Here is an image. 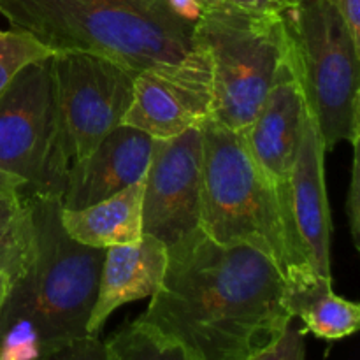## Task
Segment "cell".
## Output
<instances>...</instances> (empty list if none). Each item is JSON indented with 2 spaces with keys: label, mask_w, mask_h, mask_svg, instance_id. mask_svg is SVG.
<instances>
[{
  "label": "cell",
  "mask_w": 360,
  "mask_h": 360,
  "mask_svg": "<svg viewBox=\"0 0 360 360\" xmlns=\"http://www.w3.org/2000/svg\"><path fill=\"white\" fill-rule=\"evenodd\" d=\"M137 322L199 360H245L292 322L285 278L250 245H220L195 229L167 248V267Z\"/></svg>",
  "instance_id": "6da1fadb"
},
{
  "label": "cell",
  "mask_w": 360,
  "mask_h": 360,
  "mask_svg": "<svg viewBox=\"0 0 360 360\" xmlns=\"http://www.w3.org/2000/svg\"><path fill=\"white\" fill-rule=\"evenodd\" d=\"M35 253L0 308V360H30L88 336L105 250L74 241L62 224V197L25 195Z\"/></svg>",
  "instance_id": "7a4b0ae2"
},
{
  "label": "cell",
  "mask_w": 360,
  "mask_h": 360,
  "mask_svg": "<svg viewBox=\"0 0 360 360\" xmlns=\"http://www.w3.org/2000/svg\"><path fill=\"white\" fill-rule=\"evenodd\" d=\"M0 14L55 53H94L136 74L199 49L190 0H0Z\"/></svg>",
  "instance_id": "3957f363"
},
{
  "label": "cell",
  "mask_w": 360,
  "mask_h": 360,
  "mask_svg": "<svg viewBox=\"0 0 360 360\" xmlns=\"http://www.w3.org/2000/svg\"><path fill=\"white\" fill-rule=\"evenodd\" d=\"M220 245H250L274 260L285 281L316 273L281 213L276 188L253 160L245 136L202 125L200 225Z\"/></svg>",
  "instance_id": "277c9868"
},
{
  "label": "cell",
  "mask_w": 360,
  "mask_h": 360,
  "mask_svg": "<svg viewBox=\"0 0 360 360\" xmlns=\"http://www.w3.org/2000/svg\"><path fill=\"white\" fill-rule=\"evenodd\" d=\"M195 39L211 60V120L245 134L290 49L283 14L202 9Z\"/></svg>",
  "instance_id": "5b68a950"
},
{
  "label": "cell",
  "mask_w": 360,
  "mask_h": 360,
  "mask_svg": "<svg viewBox=\"0 0 360 360\" xmlns=\"http://www.w3.org/2000/svg\"><path fill=\"white\" fill-rule=\"evenodd\" d=\"M306 109L323 148L360 141V48L334 0H297L283 14Z\"/></svg>",
  "instance_id": "8992f818"
},
{
  "label": "cell",
  "mask_w": 360,
  "mask_h": 360,
  "mask_svg": "<svg viewBox=\"0 0 360 360\" xmlns=\"http://www.w3.org/2000/svg\"><path fill=\"white\" fill-rule=\"evenodd\" d=\"M69 167L49 56L0 91V174L23 195L62 197Z\"/></svg>",
  "instance_id": "52a82bcc"
},
{
  "label": "cell",
  "mask_w": 360,
  "mask_h": 360,
  "mask_svg": "<svg viewBox=\"0 0 360 360\" xmlns=\"http://www.w3.org/2000/svg\"><path fill=\"white\" fill-rule=\"evenodd\" d=\"M51 63L72 164L122 125L132 104L137 74L105 56L83 51L55 53Z\"/></svg>",
  "instance_id": "ba28073f"
},
{
  "label": "cell",
  "mask_w": 360,
  "mask_h": 360,
  "mask_svg": "<svg viewBox=\"0 0 360 360\" xmlns=\"http://www.w3.org/2000/svg\"><path fill=\"white\" fill-rule=\"evenodd\" d=\"M143 181V234L160 239L169 248L199 229L202 127L155 139Z\"/></svg>",
  "instance_id": "9c48e42d"
},
{
  "label": "cell",
  "mask_w": 360,
  "mask_h": 360,
  "mask_svg": "<svg viewBox=\"0 0 360 360\" xmlns=\"http://www.w3.org/2000/svg\"><path fill=\"white\" fill-rule=\"evenodd\" d=\"M211 105V60L199 42V49L185 62L137 72L132 104L123 125L153 139H169L210 122Z\"/></svg>",
  "instance_id": "30bf717a"
},
{
  "label": "cell",
  "mask_w": 360,
  "mask_h": 360,
  "mask_svg": "<svg viewBox=\"0 0 360 360\" xmlns=\"http://www.w3.org/2000/svg\"><path fill=\"white\" fill-rule=\"evenodd\" d=\"M306 115L308 109H306L304 94L288 49L287 58L281 63L259 115L243 136L253 160L266 172L276 188L281 213L295 238L297 232H295L290 207V174Z\"/></svg>",
  "instance_id": "8fae6325"
},
{
  "label": "cell",
  "mask_w": 360,
  "mask_h": 360,
  "mask_svg": "<svg viewBox=\"0 0 360 360\" xmlns=\"http://www.w3.org/2000/svg\"><path fill=\"white\" fill-rule=\"evenodd\" d=\"M155 139L130 125H118L86 157L74 160L62 192L65 210H83L141 181Z\"/></svg>",
  "instance_id": "7c38bea8"
},
{
  "label": "cell",
  "mask_w": 360,
  "mask_h": 360,
  "mask_svg": "<svg viewBox=\"0 0 360 360\" xmlns=\"http://www.w3.org/2000/svg\"><path fill=\"white\" fill-rule=\"evenodd\" d=\"M326 148L319 127L306 115L290 174L294 227L309 264L319 274H330V211L326 190Z\"/></svg>",
  "instance_id": "4fadbf2b"
},
{
  "label": "cell",
  "mask_w": 360,
  "mask_h": 360,
  "mask_svg": "<svg viewBox=\"0 0 360 360\" xmlns=\"http://www.w3.org/2000/svg\"><path fill=\"white\" fill-rule=\"evenodd\" d=\"M167 267V246L143 234L137 241L105 248L97 299L88 320V336H98L109 316L132 301L151 297Z\"/></svg>",
  "instance_id": "5bb4252c"
},
{
  "label": "cell",
  "mask_w": 360,
  "mask_h": 360,
  "mask_svg": "<svg viewBox=\"0 0 360 360\" xmlns=\"http://www.w3.org/2000/svg\"><path fill=\"white\" fill-rule=\"evenodd\" d=\"M143 179L83 210L62 207L67 234L81 245L104 250L137 241L143 236Z\"/></svg>",
  "instance_id": "9a60e30c"
},
{
  "label": "cell",
  "mask_w": 360,
  "mask_h": 360,
  "mask_svg": "<svg viewBox=\"0 0 360 360\" xmlns=\"http://www.w3.org/2000/svg\"><path fill=\"white\" fill-rule=\"evenodd\" d=\"M285 308L306 333L326 341L352 336L360 326V306L333 290V278L308 273L285 281Z\"/></svg>",
  "instance_id": "2e32d148"
},
{
  "label": "cell",
  "mask_w": 360,
  "mask_h": 360,
  "mask_svg": "<svg viewBox=\"0 0 360 360\" xmlns=\"http://www.w3.org/2000/svg\"><path fill=\"white\" fill-rule=\"evenodd\" d=\"M35 253V225L27 197L18 190L0 192V271L16 280Z\"/></svg>",
  "instance_id": "e0dca14e"
},
{
  "label": "cell",
  "mask_w": 360,
  "mask_h": 360,
  "mask_svg": "<svg viewBox=\"0 0 360 360\" xmlns=\"http://www.w3.org/2000/svg\"><path fill=\"white\" fill-rule=\"evenodd\" d=\"M105 350L109 360H199L137 320L112 334Z\"/></svg>",
  "instance_id": "ac0fdd59"
},
{
  "label": "cell",
  "mask_w": 360,
  "mask_h": 360,
  "mask_svg": "<svg viewBox=\"0 0 360 360\" xmlns=\"http://www.w3.org/2000/svg\"><path fill=\"white\" fill-rule=\"evenodd\" d=\"M53 55L55 51L37 41L30 32L20 28L0 30V91L25 67Z\"/></svg>",
  "instance_id": "d6986e66"
},
{
  "label": "cell",
  "mask_w": 360,
  "mask_h": 360,
  "mask_svg": "<svg viewBox=\"0 0 360 360\" xmlns=\"http://www.w3.org/2000/svg\"><path fill=\"white\" fill-rule=\"evenodd\" d=\"M245 360H306V330L292 320L273 343Z\"/></svg>",
  "instance_id": "ffe728a7"
},
{
  "label": "cell",
  "mask_w": 360,
  "mask_h": 360,
  "mask_svg": "<svg viewBox=\"0 0 360 360\" xmlns=\"http://www.w3.org/2000/svg\"><path fill=\"white\" fill-rule=\"evenodd\" d=\"M30 360H109L104 341L98 336H84Z\"/></svg>",
  "instance_id": "44dd1931"
},
{
  "label": "cell",
  "mask_w": 360,
  "mask_h": 360,
  "mask_svg": "<svg viewBox=\"0 0 360 360\" xmlns=\"http://www.w3.org/2000/svg\"><path fill=\"white\" fill-rule=\"evenodd\" d=\"M197 11L202 9H234L248 13L285 14L297 0H190Z\"/></svg>",
  "instance_id": "7402d4cb"
},
{
  "label": "cell",
  "mask_w": 360,
  "mask_h": 360,
  "mask_svg": "<svg viewBox=\"0 0 360 360\" xmlns=\"http://www.w3.org/2000/svg\"><path fill=\"white\" fill-rule=\"evenodd\" d=\"M354 148V160H352L350 172V185L347 192V218L350 225L352 239H354L355 248H359V236H360V174H359V141L352 143Z\"/></svg>",
  "instance_id": "603a6c76"
},
{
  "label": "cell",
  "mask_w": 360,
  "mask_h": 360,
  "mask_svg": "<svg viewBox=\"0 0 360 360\" xmlns=\"http://www.w3.org/2000/svg\"><path fill=\"white\" fill-rule=\"evenodd\" d=\"M354 44L360 48V0H334Z\"/></svg>",
  "instance_id": "cb8c5ba5"
},
{
  "label": "cell",
  "mask_w": 360,
  "mask_h": 360,
  "mask_svg": "<svg viewBox=\"0 0 360 360\" xmlns=\"http://www.w3.org/2000/svg\"><path fill=\"white\" fill-rule=\"evenodd\" d=\"M9 287H11V278L7 276L6 273L0 271V308H2L4 301H6V295L7 292H9Z\"/></svg>",
  "instance_id": "d4e9b609"
},
{
  "label": "cell",
  "mask_w": 360,
  "mask_h": 360,
  "mask_svg": "<svg viewBox=\"0 0 360 360\" xmlns=\"http://www.w3.org/2000/svg\"><path fill=\"white\" fill-rule=\"evenodd\" d=\"M4 190H16L13 185H11V181L7 178H4L2 174H0V192H4ZM20 192V190H18Z\"/></svg>",
  "instance_id": "484cf974"
}]
</instances>
